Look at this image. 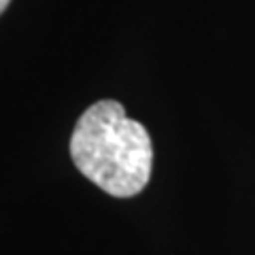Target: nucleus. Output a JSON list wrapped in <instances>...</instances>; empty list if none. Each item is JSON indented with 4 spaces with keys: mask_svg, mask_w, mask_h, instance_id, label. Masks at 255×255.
I'll list each match as a JSON object with an SVG mask.
<instances>
[{
    "mask_svg": "<svg viewBox=\"0 0 255 255\" xmlns=\"http://www.w3.org/2000/svg\"><path fill=\"white\" fill-rule=\"evenodd\" d=\"M70 157L96 187L113 198H132L151 179L153 145L147 128L128 117L117 100H100L79 117Z\"/></svg>",
    "mask_w": 255,
    "mask_h": 255,
    "instance_id": "obj_1",
    "label": "nucleus"
},
{
    "mask_svg": "<svg viewBox=\"0 0 255 255\" xmlns=\"http://www.w3.org/2000/svg\"><path fill=\"white\" fill-rule=\"evenodd\" d=\"M9 2H11V0H0V15L4 13V9L9 6Z\"/></svg>",
    "mask_w": 255,
    "mask_h": 255,
    "instance_id": "obj_2",
    "label": "nucleus"
}]
</instances>
